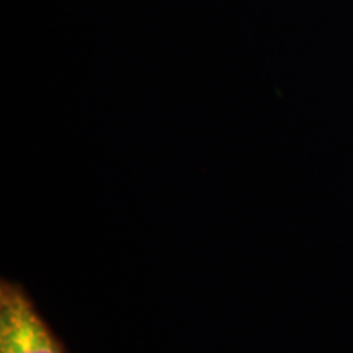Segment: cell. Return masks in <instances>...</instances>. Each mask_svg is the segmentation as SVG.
Segmentation results:
<instances>
[{
	"instance_id": "cell-1",
	"label": "cell",
	"mask_w": 353,
	"mask_h": 353,
	"mask_svg": "<svg viewBox=\"0 0 353 353\" xmlns=\"http://www.w3.org/2000/svg\"><path fill=\"white\" fill-rule=\"evenodd\" d=\"M0 353H68L19 285L0 283Z\"/></svg>"
}]
</instances>
